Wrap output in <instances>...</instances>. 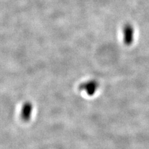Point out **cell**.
<instances>
[{"label": "cell", "instance_id": "6da1fadb", "mask_svg": "<svg viewBox=\"0 0 149 149\" xmlns=\"http://www.w3.org/2000/svg\"><path fill=\"white\" fill-rule=\"evenodd\" d=\"M99 88V83L96 80H91L83 82L79 86V90L84 91L88 96L94 95Z\"/></svg>", "mask_w": 149, "mask_h": 149}, {"label": "cell", "instance_id": "7a4b0ae2", "mask_svg": "<svg viewBox=\"0 0 149 149\" xmlns=\"http://www.w3.org/2000/svg\"><path fill=\"white\" fill-rule=\"evenodd\" d=\"M134 30L133 27L130 24H125L123 29V40L125 45H129L133 42Z\"/></svg>", "mask_w": 149, "mask_h": 149}, {"label": "cell", "instance_id": "3957f363", "mask_svg": "<svg viewBox=\"0 0 149 149\" xmlns=\"http://www.w3.org/2000/svg\"><path fill=\"white\" fill-rule=\"evenodd\" d=\"M32 110L33 106L31 102L26 101L23 104L21 112V118L24 122L27 123L31 120Z\"/></svg>", "mask_w": 149, "mask_h": 149}]
</instances>
